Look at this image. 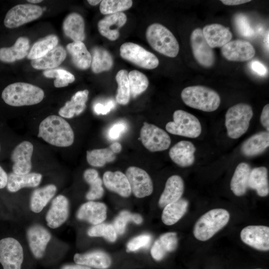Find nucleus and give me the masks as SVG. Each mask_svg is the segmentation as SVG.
I'll use <instances>...</instances> for the list:
<instances>
[{
  "instance_id": "1",
  "label": "nucleus",
  "mask_w": 269,
  "mask_h": 269,
  "mask_svg": "<svg viewBox=\"0 0 269 269\" xmlns=\"http://www.w3.org/2000/svg\"><path fill=\"white\" fill-rule=\"evenodd\" d=\"M38 137L58 147H68L74 140V132L69 124L62 117L50 115L40 124Z\"/></svg>"
},
{
  "instance_id": "2",
  "label": "nucleus",
  "mask_w": 269,
  "mask_h": 269,
  "mask_svg": "<svg viewBox=\"0 0 269 269\" xmlns=\"http://www.w3.org/2000/svg\"><path fill=\"white\" fill-rule=\"evenodd\" d=\"M44 91L31 84L15 82L7 86L2 91L1 98L7 105L13 107L37 104L43 100Z\"/></svg>"
},
{
  "instance_id": "3",
  "label": "nucleus",
  "mask_w": 269,
  "mask_h": 269,
  "mask_svg": "<svg viewBox=\"0 0 269 269\" xmlns=\"http://www.w3.org/2000/svg\"><path fill=\"white\" fill-rule=\"evenodd\" d=\"M181 97L188 106L204 112L216 110L221 99L218 93L213 89L203 86H192L185 88Z\"/></svg>"
},
{
  "instance_id": "4",
  "label": "nucleus",
  "mask_w": 269,
  "mask_h": 269,
  "mask_svg": "<svg viewBox=\"0 0 269 269\" xmlns=\"http://www.w3.org/2000/svg\"><path fill=\"white\" fill-rule=\"evenodd\" d=\"M230 218L229 212L224 209H213L201 216L195 224L193 234L195 238L206 241L224 228Z\"/></svg>"
},
{
  "instance_id": "5",
  "label": "nucleus",
  "mask_w": 269,
  "mask_h": 269,
  "mask_svg": "<svg viewBox=\"0 0 269 269\" xmlns=\"http://www.w3.org/2000/svg\"><path fill=\"white\" fill-rule=\"evenodd\" d=\"M145 35L149 44L157 52L169 57L177 55L178 42L172 33L163 25L158 23L150 25Z\"/></svg>"
},
{
  "instance_id": "6",
  "label": "nucleus",
  "mask_w": 269,
  "mask_h": 269,
  "mask_svg": "<svg viewBox=\"0 0 269 269\" xmlns=\"http://www.w3.org/2000/svg\"><path fill=\"white\" fill-rule=\"evenodd\" d=\"M253 116L251 106L239 103L230 107L225 115V126L228 135L231 138L241 137L248 131Z\"/></svg>"
},
{
  "instance_id": "7",
  "label": "nucleus",
  "mask_w": 269,
  "mask_h": 269,
  "mask_svg": "<svg viewBox=\"0 0 269 269\" xmlns=\"http://www.w3.org/2000/svg\"><path fill=\"white\" fill-rule=\"evenodd\" d=\"M173 121L169 122L165 126L169 133L190 138L198 137L202 131L201 124L193 115L182 110L175 111L173 115Z\"/></svg>"
},
{
  "instance_id": "8",
  "label": "nucleus",
  "mask_w": 269,
  "mask_h": 269,
  "mask_svg": "<svg viewBox=\"0 0 269 269\" xmlns=\"http://www.w3.org/2000/svg\"><path fill=\"white\" fill-rule=\"evenodd\" d=\"M120 52L123 59L141 68L153 69L159 64V60L154 54L133 42L123 44L120 47Z\"/></svg>"
},
{
  "instance_id": "9",
  "label": "nucleus",
  "mask_w": 269,
  "mask_h": 269,
  "mask_svg": "<svg viewBox=\"0 0 269 269\" xmlns=\"http://www.w3.org/2000/svg\"><path fill=\"white\" fill-rule=\"evenodd\" d=\"M143 146L151 152L168 149L171 138L167 133L158 127L144 122L140 131V138Z\"/></svg>"
},
{
  "instance_id": "10",
  "label": "nucleus",
  "mask_w": 269,
  "mask_h": 269,
  "mask_svg": "<svg viewBox=\"0 0 269 269\" xmlns=\"http://www.w3.org/2000/svg\"><path fill=\"white\" fill-rule=\"evenodd\" d=\"M42 13L43 9L39 5L18 4L7 11L4 19V24L8 28H16L38 18Z\"/></svg>"
},
{
  "instance_id": "11",
  "label": "nucleus",
  "mask_w": 269,
  "mask_h": 269,
  "mask_svg": "<svg viewBox=\"0 0 269 269\" xmlns=\"http://www.w3.org/2000/svg\"><path fill=\"white\" fill-rule=\"evenodd\" d=\"M23 260V249L12 238L0 240V263L3 269H21Z\"/></svg>"
},
{
  "instance_id": "12",
  "label": "nucleus",
  "mask_w": 269,
  "mask_h": 269,
  "mask_svg": "<svg viewBox=\"0 0 269 269\" xmlns=\"http://www.w3.org/2000/svg\"><path fill=\"white\" fill-rule=\"evenodd\" d=\"M190 44L194 57L200 65L206 68L214 65V52L206 41L201 28H196L192 32Z\"/></svg>"
},
{
  "instance_id": "13",
  "label": "nucleus",
  "mask_w": 269,
  "mask_h": 269,
  "mask_svg": "<svg viewBox=\"0 0 269 269\" xmlns=\"http://www.w3.org/2000/svg\"><path fill=\"white\" fill-rule=\"evenodd\" d=\"M131 191L137 198L150 195L153 191V184L148 174L143 169L130 166L126 171Z\"/></svg>"
},
{
  "instance_id": "14",
  "label": "nucleus",
  "mask_w": 269,
  "mask_h": 269,
  "mask_svg": "<svg viewBox=\"0 0 269 269\" xmlns=\"http://www.w3.org/2000/svg\"><path fill=\"white\" fill-rule=\"evenodd\" d=\"M33 145L28 141H23L17 144L12 150L10 159L13 163L12 172L18 175L30 172Z\"/></svg>"
},
{
  "instance_id": "15",
  "label": "nucleus",
  "mask_w": 269,
  "mask_h": 269,
  "mask_svg": "<svg viewBox=\"0 0 269 269\" xmlns=\"http://www.w3.org/2000/svg\"><path fill=\"white\" fill-rule=\"evenodd\" d=\"M242 241L246 245L258 250H269V227L261 225L248 226L240 233Z\"/></svg>"
},
{
  "instance_id": "16",
  "label": "nucleus",
  "mask_w": 269,
  "mask_h": 269,
  "mask_svg": "<svg viewBox=\"0 0 269 269\" xmlns=\"http://www.w3.org/2000/svg\"><path fill=\"white\" fill-rule=\"evenodd\" d=\"M221 52L224 58L229 61L243 62L251 59L256 51L249 42L237 39L230 41L223 46Z\"/></svg>"
},
{
  "instance_id": "17",
  "label": "nucleus",
  "mask_w": 269,
  "mask_h": 269,
  "mask_svg": "<svg viewBox=\"0 0 269 269\" xmlns=\"http://www.w3.org/2000/svg\"><path fill=\"white\" fill-rule=\"evenodd\" d=\"M27 238L30 249L35 258H42L51 238L49 231L40 225H34L27 230Z\"/></svg>"
},
{
  "instance_id": "18",
  "label": "nucleus",
  "mask_w": 269,
  "mask_h": 269,
  "mask_svg": "<svg viewBox=\"0 0 269 269\" xmlns=\"http://www.w3.org/2000/svg\"><path fill=\"white\" fill-rule=\"evenodd\" d=\"M69 214V203L68 199L62 195L56 196L46 215L47 225L55 229L62 225L68 219Z\"/></svg>"
},
{
  "instance_id": "19",
  "label": "nucleus",
  "mask_w": 269,
  "mask_h": 269,
  "mask_svg": "<svg viewBox=\"0 0 269 269\" xmlns=\"http://www.w3.org/2000/svg\"><path fill=\"white\" fill-rule=\"evenodd\" d=\"M127 20L126 15L122 12L109 14L98 22V30L107 39L116 40L120 36L119 29L124 25Z\"/></svg>"
},
{
  "instance_id": "20",
  "label": "nucleus",
  "mask_w": 269,
  "mask_h": 269,
  "mask_svg": "<svg viewBox=\"0 0 269 269\" xmlns=\"http://www.w3.org/2000/svg\"><path fill=\"white\" fill-rule=\"evenodd\" d=\"M77 218L96 225L102 223L107 217V207L101 202L89 201L82 204L79 208Z\"/></svg>"
},
{
  "instance_id": "21",
  "label": "nucleus",
  "mask_w": 269,
  "mask_h": 269,
  "mask_svg": "<svg viewBox=\"0 0 269 269\" xmlns=\"http://www.w3.org/2000/svg\"><path fill=\"white\" fill-rule=\"evenodd\" d=\"M196 148L190 141L181 140L174 144L169 151L171 159L180 167L192 165L195 161Z\"/></svg>"
},
{
  "instance_id": "22",
  "label": "nucleus",
  "mask_w": 269,
  "mask_h": 269,
  "mask_svg": "<svg viewBox=\"0 0 269 269\" xmlns=\"http://www.w3.org/2000/svg\"><path fill=\"white\" fill-rule=\"evenodd\" d=\"M202 30L206 41L212 48L222 47L230 41L232 37L229 29L220 24H208Z\"/></svg>"
},
{
  "instance_id": "23",
  "label": "nucleus",
  "mask_w": 269,
  "mask_h": 269,
  "mask_svg": "<svg viewBox=\"0 0 269 269\" xmlns=\"http://www.w3.org/2000/svg\"><path fill=\"white\" fill-rule=\"evenodd\" d=\"M184 188V182L180 176L173 175L169 177L159 198V206L164 208L168 204L178 200L183 193Z\"/></svg>"
},
{
  "instance_id": "24",
  "label": "nucleus",
  "mask_w": 269,
  "mask_h": 269,
  "mask_svg": "<svg viewBox=\"0 0 269 269\" xmlns=\"http://www.w3.org/2000/svg\"><path fill=\"white\" fill-rule=\"evenodd\" d=\"M105 187L109 190L116 192L124 197H128L131 194L129 182L125 174L121 171H106L103 177Z\"/></svg>"
},
{
  "instance_id": "25",
  "label": "nucleus",
  "mask_w": 269,
  "mask_h": 269,
  "mask_svg": "<svg viewBox=\"0 0 269 269\" xmlns=\"http://www.w3.org/2000/svg\"><path fill=\"white\" fill-rule=\"evenodd\" d=\"M74 261L77 264L91 267L98 269H107L111 265V259L105 252L93 251L84 254H76Z\"/></svg>"
},
{
  "instance_id": "26",
  "label": "nucleus",
  "mask_w": 269,
  "mask_h": 269,
  "mask_svg": "<svg viewBox=\"0 0 269 269\" xmlns=\"http://www.w3.org/2000/svg\"><path fill=\"white\" fill-rule=\"evenodd\" d=\"M269 145V132H260L254 134L243 142L241 151L246 156L253 157L264 152Z\"/></svg>"
},
{
  "instance_id": "27",
  "label": "nucleus",
  "mask_w": 269,
  "mask_h": 269,
  "mask_svg": "<svg viewBox=\"0 0 269 269\" xmlns=\"http://www.w3.org/2000/svg\"><path fill=\"white\" fill-rule=\"evenodd\" d=\"M29 40L25 37H19L11 47L0 48V61L12 63L24 58L28 53Z\"/></svg>"
},
{
  "instance_id": "28",
  "label": "nucleus",
  "mask_w": 269,
  "mask_h": 269,
  "mask_svg": "<svg viewBox=\"0 0 269 269\" xmlns=\"http://www.w3.org/2000/svg\"><path fill=\"white\" fill-rule=\"evenodd\" d=\"M42 177L38 173L18 175L12 172L7 174L6 187L10 192H15L24 187H35L39 185Z\"/></svg>"
},
{
  "instance_id": "29",
  "label": "nucleus",
  "mask_w": 269,
  "mask_h": 269,
  "mask_svg": "<svg viewBox=\"0 0 269 269\" xmlns=\"http://www.w3.org/2000/svg\"><path fill=\"white\" fill-rule=\"evenodd\" d=\"M89 91L87 90L77 92L59 110L60 117L67 119L72 118L81 114L86 107Z\"/></svg>"
},
{
  "instance_id": "30",
  "label": "nucleus",
  "mask_w": 269,
  "mask_h": 269,
  "mask_svg": "<svg viewBox=\"0 0 269 269\" xmlns=\"http://www.w3.org/2000/svg\"><path fill=\"white\" fill-rule=\"evenodd\" d=\"M63 29L65 34L73 41H83L85 39L84 20L79 13L72 12L68 14L63 21Z\"/></svg>"
},
{
  "instance_id": "31",
  "label": "nucleus",
  "mask_w": 269,
  "mask_h": 269,
  "mask_svg": "<svg viewBox=\"0 0 269 269\" xmlns=\"http://www.w3.org/2000/svg\"><path fill=\"white\" fill-rule=\"evenodd\" d=\"M66 57L65 49L61 45L56 46L43 56L31 61L33 68L38 70L52 69L59 66Z\"/></svg>"
},
{
  "instance_id": "32",
  "label": "nucleus",
  "mask_w": 269,
  "mask_h": 269,
  "mask_svg": "<svg viewBox=\"0 0 269 269\" xmlns=\"http://www.w3.org/2000/svg\"><path fill=\"white\" fill-rule=\"evenodd\" d=\"M178 245L177 234L175 232H168L161 235L152 245L150 253L156 261L161 260L167 253L174 251Z\"/></svg>"
},
{
  "instance_id": "33",
  "label": "nucleus",
  "mask_w": 269,
  "mask_h": 269,
  "mask_svg": "<svg viewBox=\"0 0 269 269\" xmlns=\"http://www.w3.org/2000/svg\"><path fill=\"white\" fill-rule=\"evenodd\" d=\"M251 171L250 165L246 162L237 166L230 182L231 189L236 196H241L246 193Z\"/></svg>"
},
{
  "instance_id": "34",
  "label": "nucleus",
  "mask_w": 269,
  "mask_h": 269,
  "mask_svg": "<svg viewBox=\"0 0 269 269\" xmlns=\"http://www.w3.org/2000/svg\"><path fill=\"white\" fill-rule=\"evenodd\" d=\"M66 49L76 67L82 70L90 67L92 60L91 55L82 41L70 43L66 46Z\"/></svg>"
},
{
  "instance_id": "35",
  "label": "nucleus",
  "mask_w": 269,
  "mask_h": 269,
  "mask_svg": "<svg viewBox=\"0 0 269 269\" xmlns=\"http://www.w3.org/2000/svg\"><path fill=\"white\" fill-rule=\"evenodd\" d=\"M57 190L54 184H48L35 189L32 193L30 208L34 213H39L55 195Z\"/></svg>"
},
{
  "instance_id": "36",
  "label": "nucleus",
  "mask_w": 269,
  "mask_h": 269,
  "mask_svg": "<svg viewBox=\"0 0 269 269\" xmlns=\"http://www.w3.org/2000/svg\"><path fill=\"white\" fill-rule=\"evenodd\" d=\"M188 202L185 199L170 203L164 207L161 215L163 223L170 226L177 223L186 213Z\"/></svg>"
},
{
  "instance_id": "37",
  "label": "nucleus",
  "mask_w": 269,
  "mask_h": 269,
  "mask_svg": "<svg viewBox=\"0 0 269 269\" xmlns=\"http://www.w3.org/2000/svg\"><path fill=\"white\" fill-rule=\"evenodd\" d=\"M249 188L255 190L258 195L261 197H265L269 194L268 170L266 167H256L251 170Z\"/></svg>"
},
{
  "instance_id": "38",
  "label": "nucleus",
  "mask_w": 269,
  "mask_h": 269,
  "mask_svg": "<svg viewBox=\"0 0 269 269\" xmlns=\"http://www.w3.org/2000/svg\"><path fill=\"white\" fill-rule=\"evenodd\" d=\"M91 68L95 73H99L110 70L113 65L111 54L105 49L95 47L91 51Z\"/></svg>"
},
{
  "instance_id": "39",
  "label": "nucleus",
  "mask_w": 269,
  "mask_h": 269,
  "mask_svg": "<svg viewBox=\"0 0 269 269\" xmlns=\"http://www.w3.org/2000/svg\"><path fill=\"white\" fill-rule=\"evenodd\" d=\"M86 182L90 185V189L86 195L88 200H94L101 198L104 194L102 187L103 181L99 177L98 171L92 168L86 169L83 174Z\"/></svg>"
},
{
  "instance_id": "40",
  "label": "nucleus",
  "mask_w": 269,
  "mask_h": 269,
  "mask_svg": "<svg viewBox=\"0 0 269 269\" xmlns=\"http://www.w3.org/2000/svg\"><path fill=\"white\" fill-rule=\"evenodd\" d=\"M58 43V39L56 35H49L36 42L28 52L27 57L31 60L39 58L57 46Z\"/></svg>"
},
{
  "instance_id": "41",
  "label": "nucleus",
  "mask_w": 269,
  "mask_h": 269,
  "mask_svg": "<svg viewBox=\"0 0 269 269\" xmlns=\"http://www.w3.org/2000/svg\"><path fill=\"white\" fill-rule=\"evenodd\" d=\"M115 159V154L109 147L87 151V161L92 166L102 167L106 163L112 162Z\"/></svg>"
},
{
  "instance_id": "42",
  "label": "nucleus",
  "mask_w": 269,
  "mask_h": 269,
  "mask_svg": "<svg viewBox=\"0 0 269 269\" xmlns=\"http://www.w3.org/2000/svg\"><path fill=\"white\" fill-rule=\"evenodd\" d=\"M129 73L126 70H120L116 76L118 84L117 93L116 100L120 105H127L130 101V87L128 77Z\"/></svg>"
},
{
  "instance_id": "43",
  "label": "nucleus",
  "mask_w": 269,
  "mask_h": 269,
  "mask_svg": "<svg viewBox=\"0 0 269 269\" xmlns=\"http://www.w3.org/2000/svg\"><path fill=\"white\" fill-rule=\"evenodd\" d=\"M130 87V94L133 98L144 92L148 87L149 81L147 77L142 73L132 70L128 74Z\"/></svg>"
},
{
  "instance_id": "44",
  "label": "nucleus",
  "mask_w": 269,
  "mask_h": 269,
  "mask_svg": "<svg viewBox=\"0 0 269 269\" xmlns=\"http://www.w3.org/2000/svg\"><path fill=\"white\" fill-rule=\"evenodd\" d=\"M129 222L140 224L142 222V218L138 214H133L126 210L121 211L113 222V226L117 234H123L126 231L127 225Z\"/></svg>"
},
{
  "instance_id": "45",
  "label": "nucleus",
  "mask_w": 269,
  "mask_h": 269,
  "mask_svg": "<svg viewBox=\"0 0 269 269\" xmlns=\"http://www.w3.org/2000/svg\"><path fill=\"white\" fill-rule=\"evenodd\" d=\"M132 4L131 0H103L100 3V10L103 14H112L127 10Z\"/></svg>"
},
{
  "instance_id": "46",
  "label": "nucleus",
  "mask_w": 269,
  "mask_h": 269,
  "mask_svg": "<svg viewBox=\"0 0 269 269\" xmlns=\"http://www.w3.org/2000/svg\"><path fill=\"white\" fill-rule=\"evenodd\" d=\"M43 75L47 78H54V86L61 88L68 86L75 81L74 76L68 71L63 69L47 70L43 72Z\"/></svg>"
},
{
  "instance_id": "47",
  "label": "nucleus",
  "mask_w": 269,
  "mask_h": 269,
  "mask_svg": "<svg viewBox=\"0 0 269 269\" xmlns=\"http://www.w3.org/2000/svg\"><path fill=\"white\" fill-rule=\"evenodd\" d=\"M87 234L90 237H103L111 242H115L117 237V234L113 225L106 223L94 225L89 229Z\"/></svg>"
},
{
  "instance_id": "48",
  "label": "nucleus",
  "mask_w": 269,
  "mask_h": 269,
  "mask_svg": "<svg viewBox=\"0 0 269 269\" xmlns=\"http://www.w3.org/2000/svg\"><path fill=\"white\" fill-rule=\"evenodd\" d=\"M151 236L149 234H142L131 240L127 245L128 252H134L147 247L151 241Z\"/></svg>"
},
{
  "instance_id": "49",
  "label": "nucleus",
  "mask_w": 269,
  "mask_h": 269,
  "mask_svg": "<svg viewBox=\"0 0 269 269\" xmlns=\"http://www.w3.org/2000/svg\"><path fill=\"white\" fill-rule=\"evenodd\" d=\"M235 23L239 32L243 36L250 37L255 32L250 25L247 18L243 14H238L235 18Z\"/></svg>"
},
{
  "instance_id": "50",
  "label": "nucleus",
  "mask_w": 269,
  "mask_h": 269,
  "mask_svg": "<svg viewBox=\"0 0 269 269\" xmlns=\"http://www.w3.org/2000/svg\"><path fill=\"white\" fill-rule=\"evenodd\" d=\"M126 129L127 126L125 123L123 122L116 123L109 129L108 133V137L112 140L117 139Z\"/></svg>"
},
{
  "instance_id": "51",
  "label": "nucleus",
  "mask_w": 269,
  "mask_h": 269,
  "mask_svg": "<svg viewBox=\"0 0 269 269\" xmlns=\"http://www.w3.org/2000/svg\"><path fill=\"white\" fill-rule=\"evenodd\" d=\"M115 103L112 100L105 104L97 103L94 107V111L97 115H106L115 108Z\"/></svg>"
},
{
  "instance_id": "52",
  "label": "nucleus",
  "mask_w": 269,
  "mask_h": 269,
  "mask_svg": "<svg viewBox=\"0 0 269 269\" xmlns=\"http://www.w3.org/2000/svg\"><path fill=\"white\" fill-rule=\"evenodd\" d=\"M260 121L263 126L267 130V132L269 131V105H266L263 109Z\"/></svg>"
},
{
  "instance_id": "53",
  "label": "nucleus",
  "mask_w": 269,
  "mask_h": 269,
  "mask_svg": "<svg viewBox=\"0 0 269 269\" xmlns=\"http://www.w3.org/2000/svg\"><path fill=\"white\" fill-rule=\"evenodd\" d=\"M251 67L253 70L260 75H264L266 73V67L258 61H253Z\"/></svg>"
},
{
  "instance_id": "54",
  "label": "nucleus",
  "mask_w": 269,
  "mask_h": 269,
  "mask_svg": "<svg viewBox=\"0 0 269 269\" xmlns=\"http://www.w3.org/2000/svg\"><path fill=\"white\" fill-rule=\"evenodd\" d=\"M7 182V174L0 165V189L6 187Z\"/></svg>"
},
{
  "instance_id": "55",
  "label": "nucleus",
  "mask_w": 269,
  "mask_h": 269,
  "mask_svg": "<svg viewBox=\"0 0 269 269\" xmlns=\"http://www.w3.org/2000/svg\"><path fill=\"white\" fill-rule=\"evenodd\" d=\"M221 1L227 5H236L251 1L250 0H222Z\"/></svg>"
},
{
  "instance_id": "56",
  "label": "nucleus",
  "mask_w": 269,
  "mask_h": 269,
  "mask_svg": "<svg viewBox=\"0 0 269 269\" xmlns=\"http://www.w3.org/2000/svg\"><path fill=\"white\" fill-rule=\"evenodd\" d=\"M61 269H91L88 266L77 264V265H66L63 266Z\"/></svg>"
},
{
  "instance_id": "57",
  "label": "nucleus",
  "mask_w": 269,
  "mask_h": 269,
  "mask_svg": "<svg viewBox=\"0 0 269 269\" xmlns=\"http://www.w3.org/2000/svg\"><path fill=\"white\" fill-rule=\"evenodd\" d=\"M109 148L115 154L119 153L122 149V145L118 142L112 143Z\"/></svg>"
},
{
  "instance_id": "58",
  "label": "nucleus",
  "mask_w": 269,
  "mask_h": 269,
  "mask_svg": "<svg viewBox=\"0 0 269 269\" xmlns=\"http://www.w3.org/2000/svg\"><path fill=\"white\" fill-rule=\"evenodd\" d=\"M269 31H268L264 40L266 48L268 50V51H269Z\"/></svg>"
},
{
  "instance_id": "59",
  "label": "nucleus",
  "mask_w": 269,
  "mask_h": 269,
  "mask_svg": "<svg viewBox=\"0 0 269 269\" xmlns=\"http://www.w3.org/2000/svg\"><path fill=\"white\" fill-rule=\"evenodd\" d=\"M102 0H87V1L88 2V3L89 4H90L91 5H96L97 4H98L99 3H100V2H101Z\"/></svg>"
},
{
  "instance_id": "60",
  "label": "nucleus",
  "mask_w": 269,
  "mask_h": 269,
  "mask_svg": "<svg viewBox=\"0 0 269 269\" xmlns=\"http://www.w3.org/2000/svg\"><path fill=\"white\" fill-rule=\"evenodd\" d=\"M28 2H29L30 3H39L41 2L42 0H27Z\"/></svg>"
},
{
  "instance_id": "61",
  "label": "nucleus",
  "mask_w": 269,
  "mask_h": 269,
  "mask_svg": "<svg viewBox=\"0 0 269 269\" xmlns=\"http://www.w3.org/2000/svg\"><path fill=\"white\" fill-rule=\"evenodd\" d=\"M0 151H1V146H0Z\"/></svg>"
},
{
  "instance_id": "62",
  "label": "nucleus",
  "mask_w": 269,
  "mask_h": 269,
  "mask_svg": "<svg viewBox=\"0 0 269 269\" xmlns=\"http://www.w3.org/2000/svg\"></svg>"
}]
</instances>
